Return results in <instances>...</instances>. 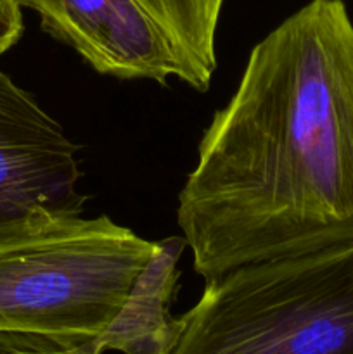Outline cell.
Segmentation results:
<instances>
[{
    "mask_svg": "<svg viewBox=\"0 0 353 354\" xmlns=\"http://www.w3.org/2000/svg\"><path fill=\"white\" fill-rule=\"evenodd\" d=\"M204 280L353 244V21L310 0L251 48L179 194Z\"/></svg>",
    "mask_w": 353,
    "mask_h": 354,
    "instance_id": "cell-1",
    "label": "cell"
},
{
    "mask_svg": "<svg viewBox=\"0 0 353 354\" xmlns=\"http://www.w3.org/2000/svg\"><path fill=\"white\" fill-rule=\"evenodd\" d=\"M163 354H353V244L204 280Z\"/></svg>",
    "mask_w": 353,
    "mask_h": 354,
    "instance_id": "cell-2",
    "label": "cell"
},
{
    "mask_svg": "<svg viewBox=\"0 0 353 354\" xmlns=\"http://www.w3.org/2000/svg\"><path fill=\"white\" fill-rule=\"evenodd\" d=\"M152 249L106 214H44L3 232L0 332L89 344L114 320Z\"/></svg>",
    "mask_w": 353,
    "mask_h": 354,
    "instance_id": "cell-3",
    "label": "cell"
},
{
    "mask_svg": "<svg viewBox=\"0 0 353 354\" xmlns=\"http://www.w3.org/2000/svg\"><path fill=\"white\" fill-rule=\"evenodd\" d=\"M78 151L0 68V234L44 214H83Z\"/></svg>",
    "mask_w": 353,
    "mask_h": 354,
    "instance_id": "cell-4",
    "label": "cell"
},
{
    "mask_svg": "<svg viewBox=\"0 0 353 354\" xmlns=\"http://www.w3.org/2000/svg\"><path fill=\"white\" fill-rule=\"evenodd\" d=\"M40 16L42 30L69 45L100 75L180 80L179 61L158 24L135 0H16Z\"/></svg>",
    "mask_w": 353,
    "mask_h": 354,
    "instance_id": "cell-5",
    "label": "cell"
},
{
    "mask_svg": "<svg viewBox=\"0 0 353 354\" xmlns=\"http://www.w3.org/2000/svg\"><path fill=\"white\" fill-rule=\"evenodd\" d=\"M183 237L154 242L151 258L141 270L132 289L106 330L89 344V354L118 351L121 354H163L175 334L176 318L172 317V301L179 289L176 268L183 249Z\"/></svg>",
    "mask_w": 353,
    "mask_h": 354,
    "instance_id": "cell-6",
    "label": "cell"
},
{
    "mask_svg": "<svg viewBox=\"0 0 353 354\" xmlns=\"http://www.w3.org/2000/svg\"><path fill=\"white\" fill-rule=\"evenodd\" d=\"M168 40L180 82L197 92L210 88L217 69V30L224 0H135Z\"/></svg>",
    "mask_w": 353,
    "mask_h": 354,
    "instance_id": "cell-7",
    "label": "cell"
},
{
    "mask_svg": "<svg viewBox=\"0 0 353 354\" xmlns=\"http://www.w3.org/2000/svg\"><path fill=\"white\" fill-rule=\"evenodd\" d=\"M0 354H89L83 344L24 332H0Z\"/></svg>",
    "mask_w": 353,
    "mask_h": 354,
    "instance_id": "cell-8",
    "label": "cell"
},
{
    "mask_svg": "<svg viewBox=\"0 0 353 354\" xmlns=\"http://www.w3.org/2000/svg\"><path fill=\"white\" fill-rule=\"evenodd\" d=\"M21 9L23 7L16 0H0V55L12 48L23 37L24 24Z\"/></svg>",
    "mask_w": 353,
    "mask_h": 354,
    "instance_id": "cell-9",
    "label": "cell"
}]
</instances>
